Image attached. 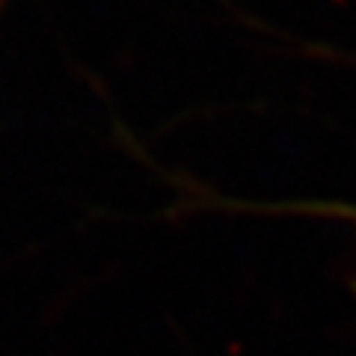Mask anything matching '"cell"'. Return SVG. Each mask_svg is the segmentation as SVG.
<instances>
[{"label": "cell", "instance_id": "6da1fadb", "mask_svg": "<svg viewBox=\"0 0 356 356\" xmlns=\"http://www.w3.org/2000/svg\"><path fill=\"white\" fill-rule=\"evenodd\" d=\"M9 6V0H0V13H3V9Z\"/></svg>", "mask_w": 356, "mask_h": 356}]
</instances>
